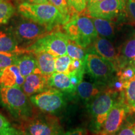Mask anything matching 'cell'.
<instances>
[{"label": "cell", "mask_w": 135, "mask_h": 135, "mask_svg": "<svg viewBox=\"0 0 135 135\" xmlns=\"http://www.w3.org/2000/svg\"><path fill=\"white\" fill-rule=\"evenodd\" d=\"M86 52L83 48L78 45L75 41L68 39L67 45V55L71 57L73 60H80L84 61Z\"/></svg>", "instance_id": "25"}, {"label": "cell", "mask_w": 135, "mask_h": 135, "mask_svg": "<svg viewBox=\"0 0 135 135\" xmlns=\"http://www.w3.org/2000/svg\"><path fill=\"white\" fill-rule=\"evenodd\" d=\"M48 84L50 88L56 89L66 94H73L76 92V88L73 85L70 76L61 73H54L49 76Z\"/></svg>", "instance_id": "17"}, {"label": "cell", "mask_w": 135, "mask_h": 135, "mask_svg": "<svg viewBox=\"0 0 135 135\" xmlns=\"http://www.w3.org/2000/svg\"><path fill=\"white\" fill-rule=\"evenodd\" d=\"M15 9L11 3L6 0L0 1V26L7 24L15 14Z\"/></svg>", "instance_id": "24"}, {"label": "cell", "mask_w": 135, "mask_h": 135, "mask_svg": "<svg viewBox=\"0 0 135 135\" xmlns=\"http://www.w3.org/2000/svg\"><path fill=\"white\" fill-rule=\"evenodd\" d=\"M0 1H1V0H0Z\"/></svg>", "instance_id": "39"}, {"label": "cell", "mask_w": 135, "mask_h": 135, "mask_svg": "<svg viewBox=\"0 0 135 135\" xmlns=\"http://www.w3.org/2000/svg\"><path fill=\"white\" fill-rule=\"evenodd\" d=\"M120 93L108 87L86 104L91 117L90 130L98 135Z\"/></svg>", "instance_id": "1"}, {"label": "cell", "mask_w": 135, "mask_h": 135, "mask_svg": "<svg viewBox=\"0 0 135 135\" xmlns=\"http://www.w3.org/2000/svg\"><path fill=\"white\" fill-rule=\"evenodd\" d=\"M68 38L65 33L60 31H52L25 49V52L35 53L46 51L53 56L67 55Z\"/></svg>", "instance_id": "7"}, {"label": "cell", "mask_w": 135, "mask_h": 135, "mask_svg": "<svg viewBox=\"0 0 135 135\" xmlns=\"http://www.w3.org/2000/svg\"><path fill=\"white\" fill-rule=\"evenodd\" d=\"M131 65H134V66H135V58L133 59V60H132V61L131 62Z\"/></svg>", "instance_id": "38"}, {"label": "cell", "mask_w": 135, "mask_h": 135, "mask_svg": "<svg viewBox=\"0 0 135 135\" xmlns=\"http://www.w3.org/2000/svg\"><path fill=\"white\" fill-rule=\"evenodd\" d=\"M18 53L16 65L25 78L33 73H41L38 66L36 58L31 53Z\"/></svg>", "instance_id": "16"}, {"label": "cell", "mask_w": 135, "mask_h": 135, "mask_svg": "<svg viewBox=\"0 0 135 135\" xmlns=\"http://www.w3.org/2000/svg\"><path fill=\"white\" fill-rule=\"evenodd\" d=\"M49 1L60 11V12L63 15L65 21V24L68 21H69V20L74 15L78 14V13L73 11V9L69 4L66 0H49Z\"/></svg>", "instance_id": "23"}, {"label": "cell", "mask_w": 135, "mask_h": 135, "mask_svg": "<svg viewBox=\"0 0 135 135\" xmlns=\"http://www.w3.org/2000/svg\"><path fill=\"white\" fill-rule=\"evenodd\" d=\"M102 1V0H86V1L87 6H90V5H91L92 4H94V3L99 2V1Z\"/></svg>", "instance_id": "36"}, {"label": "cell", "mask_w": 135, "mask_h": 135, "mask_svg": "<svg viewBox=\"0 0 135 135\" xmlns=\"http://www.w3.org/2000/svg\"><path fill=\"white\" fill-rule=\"evenodd\" d=\"M88 51L94 52L111 62L117 72L119 69V53L108 39L98 36L91 45Z\"/></svg>", "instance_id": "12"}, {"label": "cell", "mask_w": 135, "mask_h": 135, "mask_svg": "<svg viewBox=\"0 0 135 135\" xmlns=\"http://www.w3.org/2000/svg\"><path fill=\"white\" fill-rule=\"evenodd\" d=\"M63 29L68 39L84 48L90 46L98 35L91 18L78 14L64 25Z\"/></svg>", "instance_id": "4"}, {"label": "cell", "mask_w": 135, "mask_h": 135, "mask_svg": "<svg viewBox=\"0 0 135 135\" xmlns=\"http://www.w3.org/2000/svg\"><path fill=\"white\" fill-rule=\"evenodd\" d=\"M135 76V66L129 65L121 68L116 72V76L123 82H127Z\"/></svg>", "instance_id": "29"}, {"label": "cell", "mask_w": 135, "mask_h": 135, "mask_svg": "<svg viewBox=\"0 0 135 135\" xmlns=\"http://www.w3.org/2000/svg\"><path fill=\"white\" fill-rule=\"evenodd\" d=\"M123 93L126 103L133 113H135V76L126 82Z\"/></svg>", "instance_id": "22"}, {"label": "cell", "mask_w": 135, "mask_h": 135, "mask_svg": "<svg viewBox=\"0 0 135 135\" xmlns=\"http://www.w3.org/2000/svg\"><path fill=\"white\" fill-rule=\"evenodd\" d=\"M56 28L24 18L15 21L10 30L16 39L20 48L25 52L23 46L26 48L30 46Z\"/></svg>", "instance_id": "5"}, {"label": "cell", "mask_w": 135, "mask_h": 135, "mask_svg": "<svg viewBox=\"0 0 135 135\" xmlns=\"http://www.w3.org/2000/svg\"><path fill=\"white\" fill-rule=\"evenodd\" d=\"M127 7L129 13L135 21V0H128Z\"/></svg>", "instance_id": "33"}, {"label": "cell", "mask_w": 135, "mask_h": 135, "mask_svg": "<svg viewBox=\"0 0 135 135\" xmlns=\"http://www.w3.org/2000/svg\"><path fill=\"white\" fill-rule=\"evenodd\" d=\"M71 8L77 13H81L86 9V0H66Z\"/></svg>", "instance_id": "30"}, {"label": "cell", "mask_w": 135, "mask_h": 135, "mask_svg": "<svg viewBox=\"0 0 135 135\" xmlns=\"http://www.w3.org/2000/svg\"><path fill=\"white\" fill-rule=\"evenodd\" d=\"M0 52L23 53L11 30H0Z\"/></svg>", "instance_id": "18"}, {"label": "cell", "mask_w": 135, "mask_h": 135, "mask_svg": "<svg viewBox=\"0 0 135 135\" xmlns=\"http://www.w3.org/2000/svg\"><path fill=\"white\" fill-rule=\"evenodd\" d=\"M25 80L16 65L6 68L0 73V85L2 86L22 88Z\"/></svg>", "instance_id": "14"}, {"label": "cell", "mask_w": 135, "mask_h": 135, "mask_svg": "<svg viewBox=\"0 0 135 135\" xmlns=\"http://www.w3.org/2000/svg\"><path fill=\"white\" fill-rule=\"evenodd\" d=\"M73 59L68 55H63L55 58V71L66 74Z\"/></svg>", "instance_id": "28"}, {"label": "cell", "mask_w": 135, "mask_h": 135, "mask_svg": "<svg viewBox=\"0 0 135 135\" xmlns=\"http://www.w3.org/2000/svg\"><path fill=\"white\" fill-rule=\"evenodd\" d=\"M62 129L58 119L53 116H33L23 121L25 135H53Z\"/></svg>", "instance_id": "11"}, {"label": "cell", "mask_w": 135, "mask_h": 135, "mask_svg": "<svg viewBox=\"0 0 135 135\" xmlns=\"http://www.w3.org/2000/svg\"><path fill=\"white\" fill-rule=\"evenodd\" d=\"M36 58L38 66L41 74L50 76L55 71V57L46 51L33 53Z\"/></svg>", "instance_id": "21"}, {"label": "cell", "mask_w": 135, "mask_h": 135, "mask_svg": "<svg viewBox=\"0 0 135 135\" xmlns=\"http://www.w3.org/2000/svg\"><path fill=\"white\" fill-rule=\"evenodd\" d=\"M107 88L103 84L97 82L82 81L77 86L76 93L79 98L87 104Z\"/></svg>", "instance_id": "15"}, {"label": "cell", "mask_w": 135, "mask_h": 135, "mask_svg": "<svg viewBox=\"0 0 135 135\" xmlns=\"http://www.w3.org/2000/svg\"><path fill=\"white\" fill-rule=\"evenodd\" d=\"M28 3H35V4H38V3H50L49 0H26Z\"/></svg>", "instance_id": "35"}, {"label": "cell", "mask_w": 135, "mask_h": 135, "mask_svg": "<svg viewBox=\"0 0 135 135\" xmlns=\"http://www.w3.org/2000/svg\"><path fill=\"white\" fill-rule=\"evenodd\" d=\"M18 12L24 18L53 28L65 24L63 15L51 3H23L18 6Z\"/></svg>", "instance_id": "3"}, {"label": "cell", "mask_w": 135, "mask_h": 135, "mask_svg": "<svg viewBox=\"0 0 135 135\" xmlns=\"http://www.w3.org/2000/svg\"><path fill=\"white\" fill-rule=\"evenodd\" d=\"M0 104L13 117L23 121L33 116V108L28 97L20 88L0 85Z\"/></svg>", "instance_id": "2"}, {"label": "cell", "mask_w": 135, "mask_h": 135, "mask_svg": "<svg viewBox=\"0 0 135 135\" xmlns=\"http://www.w3.org/2000/svg\"><path fill=\"white\" fill-rule=\"evenodd\" d=\"M127 0H102L87 6L86 13L91 18L113 20L124 16Z\"/></svg>", "instance_id": "9"}, {"label": "cell", "mask_w": 135, "mask_h": 135, "mask_svg": "<svg viewBox=\"0 0 135 135\" xmlns=\"http://www.w3.org/2000/svg\"><path fill=\"white\" fill-rule=\"evenodd\" d=\"M133 114L128 116L116 135H135V116Z\"/></svg>", "instance_id": "27"}, {"label": "cell", "mask_w": 135, "mask_h": 135, "mask_svg": "<svg viewBox=\"0 0 135 135\" xmlns=\"http://www.w3.org/2000/svg\"><path fill=\"white\" fill-rule=\"evenodd\" d=\"M135 58V33L124 42L119 53V69L129 65Z\"/></svg>", "instance_id": "19"}, {"label": "cell", "mask_w": 135, "mask_h": 135, "mask_svg": "<svg viewBox=\"0 0 135 135\" xmlns=\"http://www.w3.org/2000/svg\"><path fill=\"white\" fill-rule=\"evenodd\" d=\"M65 94L58 89L50 88L31 96L30 101L43 112L55 114L61 111L66 106Z\"/></svg>", "instance_id": "10"}, {"label": "cell", "mask_w": 135, "mask_h": 135, "mask_svg": "<svg viewBox=\"0 0 135 135\" xmlns=\"http://www.w3.org/2000/svg\"><path fill=\"white\" fill-rule=\"evenodd\" d=\"M49 76L41 73H33L27 76L22 86L23 92L27 97L30 98L31 96L50 89Z\"/></svg>", "instance_id": "13"}, {"label": "cell", "mask_w": 135, "mask_h": 135, "mask_svg": "<svg viewBox=\"0 0 135 135\" xmlns=\"http://www.w3.org/2000/svg\"><path fill=\"white\" fill-rule=\"evenodd\" d=\"M91 20L99 36L108 40H113L115 37L116 28L114 22L112 20L98 18H91Z\"/></svg>", "instance_id": "20"}, {"label": "cell", "mask_w": 135, "mask_h": 135, "mask_svg": "<svg viewBox=\"0 0 135 135\" xmlns=\"http://www.w3.org/2000/svg\"><path fill=\"white\" fill-rule=\"evenodd\" d=\"M53 135H65V133L63 132V129H61L59 131H57V132H56L55 134Z\"/></svg>", "instance_id": "37"}, {"label": "cell", "mask_w": 135, "mask_h": 135, "mask_svg": "<svg viewBox=\"0 0 135 135\" xmlns=\"http://www.w3.org/2000/svg\"><path fill=\"white\" fill-rule=\"evenodd\" d=\"M0 135H25L22 129L9 126V128L0 131Z\"/></svg>", "instance_id": "31"}, {"label": "cell", "mask_w": 135, "mask_h": 135, "mask_svg": "<svg viewBox=\"0 0 135 135\" xmlns=\"http://www.w3.org/2000/svg\"><path fill=\"white\" fill-rule=\"evenodd\" d=\"M84 69L94 82L107 87L116 75L115 67L111 62L92 51H88L86 54Z\"/></svg>", "instance_id": "6"}, {"label": "cell", "mask_w": 135, "mask_h": 135, "mask_svg": "<svg viewBox=\"0 0 135 135\" xmlns=\"http://www.w3.org/2000/svg\"><path fill=\"white\" fill-rule=\"evenodd\" d=\"M18 53L15 52H0V73L6 68L16 65Z\"/></svg>", "instance_id": "26"}, {"label": "cell", "mask_w": 135, "mask_h": 135, "mask_svg": "<svg viewBox=\"0 0 135 135\" xmlns=\"http://www.w3.org/2000/svg\"><path fill=\"white\" fill-rule=\"evenodd\" d=\"M87 131L84 128H76L65 133V135H86Z\"/></svg>", "instance_id": "32"}, {"label": "cell", "mask_w": 135, "mask_h": 135, "mask_svg": "<svg viewBox=\"0 0 135 135\" xmlns=\"http://www.w3.org/2000/svg\"><path fill=\"white\" fill-rule=\"evenodd\" d=\"M9 126H10V124L7 121V119L0 114V131L9 128Z\"/></svg>", "instance_id": "34"}, {"label": "cell", "mask_w": 135, "mask_h": 135, "mask_svg": "<svg viewBox=\"0 0 135 135\" xmlns=\"http://www.w3.org/2000/svg\"><path fill=\"white\" fill-rule=\"evenodd\" d=\"M133 113L126 103L123 92L109 111L98 135H116L128 116Z\"/></svg>", "instance_id": "8"}]
</instances>
